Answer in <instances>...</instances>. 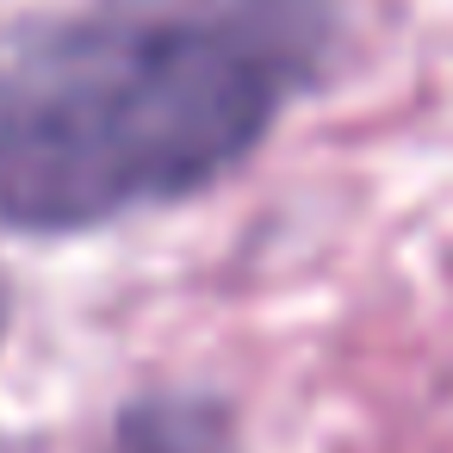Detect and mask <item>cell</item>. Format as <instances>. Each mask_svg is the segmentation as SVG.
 I'll return each mask as SVG.
<instances>
[{"label": "cell", "mask_w": 453, "mask_h": 453, "mask_svg": "<svg viewBox=\"0 0 453 453\" xmlns=\"http://www.w3.org/2000/svg\"><path fill=\"white\" fill-rule=\"evenodd\" d=\"M100 453H242L236 416L205 391H143L112 416Z\"/></svg>", "instance_id": "obj_2"}, {"label": "cell", "mask_w": 453, "mask_h": 453, "mask_svg": "<svg viewBox=\"0 0 453 453\" xmlns=\"http://www.w3.org/2000/svg\"><path fill=\"white\" fill-rule=\"evenodd\" d=\"M342 0H88L0 32V224L75 236L199 199L323 88Z\"/></svg>", "instance_id": "obj_1"}, {"label": "cell", "mask_w": 453, "mask_h": 453, "mask_svg": "<svg viewBox=\"0 0 453 453\" xmlns=\"http://www.w3.org/2000/svg\"><path fill=\"white\" fill-rule=\"evenodd\" d=\"M0 329H7V298H0Z\"/></svg>", "instance_id": "obj_3"}]
</instances>
